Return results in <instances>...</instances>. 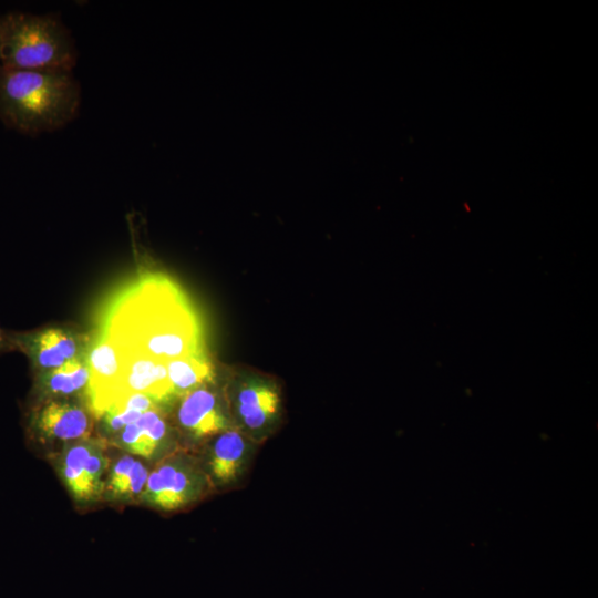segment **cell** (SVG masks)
Wrapping results in <instances>:
<instances>
[{"label": "cell", "mask_w": 598, "mask_h": 598, "mask_svg": "<svg viewBox=\"0 0 598 598\" xmlns=\"http://www.w3.org/2000/svg\"><path fill=\"white\" fill-rule=\"evenodd\" d=\"M82 91L73 71L0 66V122L28 136L59 131L76 118Z\"/></svg>", "instance_id": "obj_1"}, {"label": "cell", "mask_w": 598, "mask_h": 598, "mask_svg": "<svg viewBox=\"0 0 598 598\" xmlns=\"http://www.w3.org/2000/svg\"><path fill=\"white\" fill-rule=\"evenodd\" d=\"M1 66L27 71H73L75 40L58 13L0 14Z\"/></svg>", "instance_id": "obj_2"}, {"label": "cell", "mask_w": 598, "mask_h": 598, "mask_svg": "<svg viewBox=\"0 0 598 598\" xmlns=\"http://www.w3.org/2000/svg\"><path fill=\"white\" fill-rule=\"evenodd\" d=\"M106 440L87 437L66 442L59 458V473L69 493L78 502L102 497L110 467Z\"/></svg>", "instance_id": "obj_3"}, {"label": "cell", "mask_w": 598, "mask_h": 598, "mask_svg": "<svg viewBox=\"0 0 598 598\" xmlns=\"http://www.w3.org/2000/svg\"><path fill=\"white\" fill-rule=\"evenodd\" d=\"M205 476L188 460L169 456L148 474L140 503L161 511H176L200 497Z\"/></svg>", "instance_id": "obj_4"}, {"label": "cell", "mask_w": 598, "mask_h": 598, "mask_svg": "<svg viewBox=\"0 0 598 598\" xmlns=\"http://www.w3.org/2000/svg\"><path fill=\"white\" fill-rule=\"evenodd\" d=\"M29 427L40 440L66 443L91 437L93 421L91 414L73 401L48 399L32 412Z\"/></svg>", "instance_id": "obj_5"}, {"label": "cell", "mask_w": 598, "mask_h": 598, "mask_svg": "<svg viewBox=\"0 0 598 598\" xmlns=\"http://www.w3.org/2000/svg\"><path fill=\"white\" fill-rule=\"evenodd\" d=\"M10 341L13 349L28 355L38 373L82 357L80 341L76 337L60 328L10 333Z\"/></svg>", "instance_id": "obj_6"}, {"label": "cell", "mask_w": 598, "mask_h": 598, "mask_svg": "<svg viewBox=\"0 0 598 598\" xmlns=\"http://www.w3.org/2000/svg\"><path fill=\"white\" fill-rule=\"evenodd\" d=\"M177 421L195 440L218 435L233 427L218 395L207 385L182 395Z\"/></svg>", "instance_id": "obj_7"}, {"label": "cell", "mask_w": 598, "mask_h": 598, "mask_svg": "<svg viewBox=\"0 0 598 598\" xmlns=\"http://www.w3.org/2000/svg\"><path fill=\"white\" fill-rule=\"evenodd\" d=\"M234 408L239 422L249 431H262L272 423L280 408L276 386L261 378H246L235 393Z\"/></svg>", "instance_id": "obj_8"}, {"label": "cell", "mask_w": 598, "mask_h": 598, "mask_svg": "<svg viewBox=\"0 0 598 598\" xmlns=\"http://www.w3.org/2000/svg\"><path fill=\"white\" fill-rule=\"evenodd\" d=\"M168 425L158 408L148 410L107 442L133 456L157 458L166 448Z\"/></svg>", "instance_id": "obj_9"}, {"label": "cell", "mask_w": 598, "mask_h": 598, "mask_svg": "<svg viewBox=\"0 0 598 598\" xmlns=\"http://www.w3.org/2000/svg\"><path fill=\"white\" fill-rule=\"evenodd\" d=\"M148 474L142 461L130 454L122 455L109 467L102 497L117 502H138Z\"/></svg>", "instance_id": "obj_10"}, {"label": "cell", "mask_w": 598, "mask_h": 598, "mask_svg": "<svg viewBox=\"0 0 598 598\" xmlns=\"http://www.w3.org/2000/svg\"><path fill=\"white\" fill-rule=\"evenodd\" d=\"M247 453V441L237 429H228L215 439L208 470L215 482L228 484L238 476Z\"/></svg>", "instance_id": "obj_11"}, {"label": "cell", "mask_w": 598, "mask_h": 598, "mask_svg": "<svg viewBox=\"0 0 598 598\" xmlns=\"http://www.w3.org/2000/svg\"><path fill=\"white\" fill-rule=\"evenodd\" d=\"M89 367L83 357L71 359L58 368L39 372L35 391L43 400L64 399L87 388Z\"/></svg>", "instance_id": "obj_12"}, {"label": "cell", "mask_w": 598, "mask_h": 598, "mask_svg": "<svg viewBox=\"0 0 598 598\" xmlns=\"http://www.w3.org/2000/svg\"><path fill=\"white\" fill-rule=\"evenodd\" d=\"M166 368L174 396L205 386L215 378L214 365L204 352L173 359Z\"/></svg>", "instance_id": "obj_13"}, {"label": "cell", "mask_w": 598, "mask_h": 598, "mask_svg": "<svg viewBox=\"0 0 598 598\" xmlns=\"http://www.w3.org/2000/svg\"><path fill=\"white\" fill-rule=\"evenodd\" d=\"M10 333H6L0 327V352L12 350Z\"/></svg>", "instance_id": "obj_14"}, {"label": "cell", "mask_w": 598, "mask_h": 598, "mask_svg": "<svg viewBox=\"0 0 598 598\" xmlns=\"http://www.w3.org/2000/svg\"><path fill=\"white\" fill-rule=\"evenodd\" d=\"M0 66H1V61H0Z\"/></svg>", "instance_id": "obj_15"}]
</instances>
